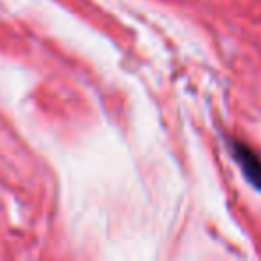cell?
<instances>
[{
	"label": "cell",
	"instance_id": "obj_1",
	"mask_svg": "<svg viewBox=\"0 0 261 261\" xmlns=\"http://www.w3.org/2000/svg\"><path fill=\"white\" fill-rule=\"evenodd\" d=\"M231 150H232L234 160L238 161L240 168H242L243 174H245V177L250 181V185L256 186L261 192V158L257 156L250 147L243 145V143H238V142H232Z\"/></svg>",
	"mask_w": 261,
	"mask_h": 261
}]
</instances>
